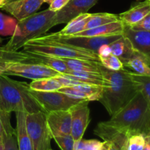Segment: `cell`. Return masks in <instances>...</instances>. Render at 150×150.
<instances>
[{"mask_svg": "<svg viewBox=\"0 0 150 150\" xmlns=\"http://www.w3.org/2000/svg\"><path fill=\"white\" fill-rule=\"evenodd\" d=\"M46 120L52 139L55 136L70 134L71 112L70 110L48 113L46 114Z\"/></svg>", "mask_w": 150, "mask_h": 150, "instance_id": "obj_14", "label": "cell"}, {"mask_svg": "<svg viewBox=\"0 0 150 150\" xmlns=\"http://www.w3.org/2000/svg\"><path fill=\"white\" fill-rule=\"evenodd\" d=\"M109 46L111 48V54L118 57L123 64L137 54V51L134 50L130 41L124 35L118 40L110 43Z\"/></svg>", "mask_w": 150, "mask_h": 150, "instance_id": "obj_18", "label": "cell"}, {"mask_svg": "<svg viewBox=\"0 0 150 150\" xmlns=\"http://www.w3.org/2000/svg\"><path fill=\"white\" fill-rule=\"evenodd\" d=\"M89 100H83L70 109L71 112V132L75 142L83 139L85 131L90 122Z\"/></svg>", "mask_w": 150, "mask_h": 150, "instance_id": "obj_10", "label": "cell"}, {"mask_svg": "<svg viewBox=\"0 0 150 150\" xmlns=\"http://www.w3.org/2000/svg\"><path fill=\"white\" fill-rule=\"evenodd\" d=\"M59 59L64 62L68 70L100 73L99 69L100 62H98L71 58H61Z\"/></svg>", "mask_w": 150, "mask_h": 150, "instance_id": "obj_21", "label": "cell"}, {"mask_svg": "<svg viewBox=\"0 0 150 150\" xmlns=\"http://www.w3.org/2000/svg\"><path fill=\"white\" fill-rule=\"evenodd\" d=\"M111 117L109 120L98 125L127 137L135 134L145 136L150 132V109L141 92Z\"/></svg>", "mask_w": 150, "mask_h": 150, "instance_id": "obj_2", "label": "cell"}, {"mask_svg": "<svg viewBox=\"0 0 150 150\" xmlns=\"http://www.w3.org/2000/svg\"><path fill=\"white\" fill-rule=\"evenodd\" d=\"M29 87L34 91L51 92L59 90L63 86L55 77H52L33 80L29 83Z\"/></svg>", "mask_w": 150, "mask_h": 150, "instance_id": "obj_23", "label": "cell"}, {"mask_svg": "<svg viewBox=\"0 0 150 150\" xmlns=\"http://www.w3.org/2000/svg\"><path fill=\"white\" fill-rule=\"evenodd\" d=\"M0 57H3L10 61H14L15 59V51H7L3 48V47H0Z\"/></svg>", "mask_w": 150, "mask_h": 150, "instance_id": "obj_35", "label": "cell"}, {"mask_svg": "<svg viewBox=\"0 0 150 150\" xmlns=\"http://www.w3.org/2000/svg\"><path fill=\"white\" fill-rule=\"evenodd\" d=\"M4 4H5V2H4V0H0V8H1Z\"/></svg>", "mask_w": 150, "mask_h": 150, "instance_id": "obj_40", "label": "cell"}, {"mask_svg": "<svg viewBox=\"0 0 150 150\" xmlns=\"http://www.w3.org/2000/svg\"><path fill=\"white\" fill-rule=\"evenodd\" d=\"M26 127L34 150H50L52 139L44 111L26 114Z\"/></svg>", "mask_w": 150, "mask_h": 150, "instance_id": "obj_7", "label": "cell"}, {"mask_svg": "<svg viewBox=\"0 0 150 150\" xmlns=\"http://www.w3.org/2000/svg\"><path fill=\"white\" fill-rule=\"evenodd\" d=\"M16 117V137L19 150H34L31 139L28 135L26 127V114L21 111H17Z\"/></svg>", "mask_w": 150, "mask_h": 150, "instance_id": "obj_19", "label": "cell"}, {"mask_svg": "<svg viewBox=\"0 0 150 150\" xmlns=\"http://www.w3.org/2000/svg\"><path fill=\"white\" fill-rule=\"evenodd\" d=\"M100 72L109 82L108 86L103 87L98 100L105 107L110 116H112L125 106L140 92L139 82L132 76V72L122 69L118 71L108 70L100 63Z\"/></svg>", "mask_w": 150, "mask_h": 150, "instance_id": "obj_1", "label": "cell"}, {"mask_svg": "<svg viewBox=\"0 0 150 150\" xmlns=\"http://www.w3.org/2000/svg\"><path fill=\"white\" fill-rule=\"evenodd\" d=\"M123 35L128 38L135 51L144 57L150 64V32L133 30L125 26Z\"/></svg>", "mask_w": 150, "mask_h": 150, "instance_id": "obj_15", "label": "cell"}, {"mask_svg": "<svg viewBox=\"0 0 150 150\" xmlns=\"http://www.w3.org/2000/svg\"><path fill=\"white\" fill-rule=\"evenodd\" d=\"M145 139L142 134L132 135L128 137L125 150H144Z\"/></svg>", "mask_w": 150, "mask_h": 150, "instance_id": "obj_29", "label": "cell"}, {"mask_svg": "<svg viewBox=\"0 0 150 150\" xmlns=\"http://www.w3.org/2000/svg\"><path fill=\"white\" fill-rule=\"evenodd\" d=\"M1 42V38H0V42Z\"/></svg>", "mask_w": 150, "mask_h": 150, "instance_id": "obj_43", "label": "cell"}, {"mask_svg": "<svg viewBox=\"0 0 150 150\" xmlns=\"http://www.w3.org/2000/svg\"><path fill=\"white\" fill-rule=\"evenodd\" d=\"M124 67L131 69L136 74L150 77V64L144 57L137 52L131 59L126 62Z\"/></svg>", "mask_w": 150, "mask_h": 150, "instance_id": "obj_22", "label": "cell"}, {"mask_svg": "<svg viewBox=\"0 0 150 150\" xmlns=\"http://www.w3.org/2000/svg\"><path fill=\"white\" fill-rule=\"evenodd\" d=\"M150 12V1H146L133 6L127 11L118 15L119 19L125 26H133L139 23Z\"/></svg>", "mask_w": 150, "mask_h": 150, "instance_id": "obj_16", "label": "cell"}, {"mask_svg": "<svg viewBox=\"0 0 150 150\" xmlns=\"http://www.w3.org/2000/svg\"><path fill=\"white\" fill-rule=\"evenodd\" d=\"M1 111H2V110H1V109H0V112H1Z\"/></svg>", "mask_w": 150, "mask_h": 150, "instance_id": "obj_44", "label": "cell"}, {"mask_svg": "<svg viewBox=\"0 0 150 150\" xmlns=\"http://www.w3.org/2000/svg\"><path fill=\"white\" fill-rule=\"evenodd\" d=\"M3 150H19L16 131L10 134H4L2 139Z\"/></svg>", "mask_w": 150, "mask_h": 150, "instance_id": "obj_32", "label": "cell"}, {"mask_svg": "<svg viewBox=\"0 0 150 150\" xmlns=\"http://www.w3.org/2000/svg\"><path fill=\"white\" fill-rule=\"evenodd\" d=\"M18 21L15 18L3 14L0 12V35L3 36L13 35L16 30Z\"/></svg>", "mask_w": 150, "mask_h": 150, "instance_id": "obj_25", "label": "cell"}, {"mask_svg": "<svg viewBox=\"0 0 150 150\" xmlns=\"http://www.w3.org/2000/svg\"><path fill=\"white\" fill-rule=\"evenodd\" d=\"M100 62L105 68L114 71H118L125 68L124 64L121 60L112 54L103 57H100Z\"/></svg>", "mask_w": 150, "mask_h": 150, "instance_id": "obj_26", "label": "cell"}, {"mask_svg": "<svg viewBox=\"0 0 150 150\" xmlns=\"http://www.w3.org/2000/svg\"><path fill=\"white\" fill-rule=\"evenodd\" d=\"M109 44L103 45L100 47L99 49L98 50V54L99 57H103V56H106L111 54V48L109 46Z\"/></svg>", "mask_w": 150, "mask_h": 150, "instance_id": "obj_36", "label": "cell"}, {"mask_svg": "<svg viewBox=\"0 0 150 150\" xmlns=\"http://www.w3.org/2000/svg\"><path fill=\"white\" fill-rule=\"evenodd\" d=\"M51 1H52V0H43L44 2L48 3V4H50V3L51 2Z\"/></svg>", "mask_w": 150, "mask_h": 150, "instance_id": "obj_41", "label": "cell"}, {"mask_svg": "<svg viewBox=\"0 0 150 150\" xmlns=\"http://www.w3.org/2000/svg\"><path fill=\"white\" fill-rule=\"evenodd\" d=\"M16 132V129L13 128L10 123V114L1 111L0 112V143L2 142L3 135L10 134Z\"/></svg>", "mask_w": 150, "mask_h": 150, "instance_id": "obj_28", "label": "cell"}, {"mask_svg": "<svg viewBox=\"0 0 150 150\" xmlns=\"http://www.w3.org/2000/svg\"><path fill=\"white\" fill-rule=\"evenodd\" d=\"M16 61L40 64L57 70L60 74H64L68 70L63 61L46 54L28 51H16Z\"/></svg>", "mask_w": 150, "mask_h": 150, "instance_id": "obj_12", "label": "cell"}, {"mask_svg": "<svg viewBox=\"0 0 150 150\" xmlns=\"http://www.w3.org/2000/svg\"><path fill=\"white\" fill-rule=\"evenodd\" d=\"M50 150H52V149H50Z\"/></svg>", "mask_w": 150, "mask_h": 150, "instance_id": "obj_47", "label": "cell"}, {"mask_svg": "<svg viewBox=\"0 0 150 150\" xmlns=\"http://www.w3.org/2000/svg\"><path fill=\"white\" fill-rule=\"evenodd\" d=\"M92 13H82L76 16L70 21L67 23L66 26L59 32H57L58 35H65V36H73L76 34L79 33L85 29L86 23L89 21Z\"/></svg>", "mask_w": 150, "mask_h": 150, "instance_id": "obj_20", "label": "cell"}, {"mask_svg": "<svg viewBox=\"0 0 150 150\" xmlns=\"http://www.w3.org/2000/svg\"><path fill=\"white\" fill-rule=\"evenodd\" d=\"M4 74L7 76H17L32 80H37L45 78L55 77L60 75V73L51 67L40 64L18 61H8Z\"/></svg>", "mask_w": 150, "mask_h": 150, "instance_id": "obj_9", "label": "cell"}, {"mask_svg": "<svg viewBox=\"0 0 150 150\" xmlns=\"http://www.w3.org/2000/svg\"><path fill=\"white\" fill-rule=\"evenodd\" d=\"M70 0H52L49 4V10L51 11L57 12L64 7Z\"/></svg>", "mask_w": 150, "mask_h": 150, "instance_id": "obj_34", "label": "cell"}, {"mask_svg": "<svg viewBox=\"0 0 150 150\" xmlns=\"http://www.w3.org/2000/svg\"><path fill=\"white\" fill-rule=\"evenodd\" d=\"M16 1V0H5V4L6 3L11 2V1Z\"/></svg>", "mask_w": 150, "mask_h": 150, "instance_id": "obj_42", "label": "cell"}, {"mask_svg": "<svg viewBox=\"0 0 150 150\" xmlns=\"http://www.w3.org/2000/svg\"><path fill=\"white\" fill-rule=\"evenodd\" d=\"M56 12L51 10L35 13L29 17L18 21L14 34L3 48L7 51H18L31 40L45 35L54 26V18Z\"/></svg>", "mask_w": 150, "mask_h": 150, "instance_id": "obj_4", "label": "cell"}, {"mask_svg": "<svg viewBox=\"0 0 150 150\" xmlns=\"http://www.w3.org/2000/svg\"><path fill=\"white\" fill-rule=\"evenodd\" d=\"M22 49L23 51L46 54L58 59H79L100 62L99 55L90 50L73 48L63 44L48 41H41L36 39L28 41L23 45Z\"/></svg>", "mask_w": 150, "mask_h": 150, "instance_id": "obj_5", "label": "cell"}, {"mask_svg": "<svg viewBox=\"0 0 150 150\" xmlns=\"http://www.w3.org/2000/svg\"><path fill=\"white\" fill-rule=\"evenodd\" d=\"M133 30L137 31H147L150 32V12L139 23L130 26Z\"/></svg>", "mask_w": 150, "mask_h": 150, "instance_id": "obj_33", "label": "cell"}, {"mask_svg": "<svg viewBox=\"0 0 150 150\" xmlns=\"http://www.w3.org/2000/svg\"><path fill=\"white\" fill-rule=\"evenodd\" d=\"M97 1L98 0H70L63 8L56 12L54 25L67 23L76 16L87 13Z\"/></svg>", "mask_w": 150, "mask_h": 150, "instance_id": "obj_11", "label": "cell"}, {"mask_svg": "<svg viewBox=\"0 0 150 150\" xmlns=\"http://www.w3.org/2000/svg\"><path fill=\"white\" fill-rule=\"evenodd\" d=\"M123 35H110V36L101 37H78V36H65L55 33L43 35L36 40L41 41L57 42L68 45L73 48H83L90 50L98 54V50L100 47L105 44L111 43L121 38Z\"/></svg>", "mask_w": 150, "mask_h": 150, "instance_id": "obj_6", "label": "cell"}, {"mask_svg": "<svg viewBox=\"0 0 150 150\" xmlns=\"http://www.w3.org/2000/svg\"><path fill=\"white\" fill-rule=\"evenodd\" d=\"M132 76L136 81L139 82L140 92L146 100L150 109V77L140 76L133 72H132Z\"/></svg>", "mask_w": 150, "mask_h": 150, "instance_id": "obj_27", "label": "cell"}, {"mask_svg": "<svg viewBox=\"0 0 150 150\" xmlns=\"http://www.w3.org/2000/svg\"><path fill=\"white\" fill-rule=\"evenodd\" d=\"M110 146H111V143H110V142H103L102 146H101L98 150H108V149L110 148Z\"/></svg>", "mask_w": 150, "mask_h": 150, "instance_id": "obj_39", "label": "cell"}, {"mask_svg": "<svg viewBox=\"0 0 150 150\" xmlns=\"http://www.w3.org/2000/svg\"><path fill=\"white\" fill-rule=\"evenodd\" d=\"M53 139L62 150H75V141L71 134L55 136Z\"/></svg>", "mask_w": 150, "mask_h": 150, "instance_id": "obj_31", "label": "cell"}, {"mask_svg": "<svg viewBox=\"0 0 150 150\" xmlns=\"http://www.w3.org/2000/svg\"><path fill=\"white\" fill-rule=\"evenodd\" d=\"M8 61H10V60L7 59L5 58H3V57H0V76L4 74L7 62Z\"/></svg>", "mask_w": 150, "mask_h": 150, "instance_id": "obj_37", "label": "cell"}, {"mask_svg": "<svg viewBox=\"0 0 150 150\" xmlns=\"http://www.w3.org/2000/svg\"><path fill=\"white\" fill-rule=\"evenodd\" d=\"M125 25L121 21L111 22L103 26L92 29H85L79 33L76 34L73 36L78 37H101L110 36L115 35H123Z\"/></svg>", "mask_w": 150, "mask_h": 150, "instance_id": "obj_17", "label": "cell"}, {"mask_svg": "<svg viewBox=\"0 0 150 150\" xmlns=\"http://www.w3.org/2000/svg\"><path fill=\"white\" fill-rule=\"evenodd\" d=\"M43 3V0H16L4 4L1 9L20 21L37 13Z\"/></svg>", "mask_w": 150, "mask_h": 150, "instance_id": "obj_13", "label": "cell"}, {"mask_svg": "<svg viewBox=\"0 0 150 150\" xmlns=\"http://www.w3.org/2000/svg\"><path fill=\"white\" fill-rule=\"evenodd\" d=\"M0 109L10 114L17 111L32 114L42 111L31 94L29 84L13 80L5 74L0 76Z\"/></svg>", "mask_w": 150, "mask_h": 150, "instance_id": "obj_3", "label": "cell"}, {"mask_svg": "<svg viewBox=\"0 0 150 150\" xmlns=\"http://www.w3.org/2000/svg\"><path fill=\"white\" fill-rule=\"evenodd\" d=\"M145 144L144 150H150V132L146 136H144Z\"/></svg>", "mask_w": 150, "mask_h": 150, "instance_id": "obj_38", "label": "cell"}, {"mask_svg": "<svg viewBox=\"0 0 150 150\" xmlns=\"http://www.w3.org/2000/svg\"><path fill=\"white\" fill-rule=\"evenodd\" d=\"M103 142L95 139L83 140L81 139L75 142V150H98L102 146Z\"/></svg>", "mask_w": 150, "mask_h": 150, "instance_id": "obj_30", "label": "cell"}, {"mask_svg": "<svg viewBox=\"0 0 150 150\" xmlns=\"http://www.w3.org/2000/svg\"><path fill=\"white\" fill-rule=\"evenodd\" d=\"M149 1H150V0H149Z\"/></svg>", "mask_w": 150, "mask_h": 150, "instance_id": "obj_46", "label": "cell"}, {"mask_svg": "<svg viewBox=\"0 0 150 150\" xmlns=\"http://www.w3.org/2000/svg\"><path fill=\"white\" fill-rule=\"evenodd\" d=\"M146 1H149V0H146Z\"/></svg>", "mask_w": 150, "mask_h": 150, "instance_id": "obj_45", "label": "cell"}, {"mask_svg": "<svg viewBox=\"0 0 150 150\" xmlns=\"http://www.w3.org/2000/svg\"><path fill=\"white\" fill-rule=\"evenodd\" d=\"M30 92L45 114L57 111L70 110L74 105L86 100L76 99L59 91L38 92L30 89Z\"/></svg>", "mask_w": 150, "mask_h": 150, "instance_id": "obj_8", "label": "cell"}, {"mask_svg": "<svg viewBox=\"0 0 150 150\" xmlns=\"http://www.w3.org/2000/svg\"><path fill=\"white\" fill-rule=\"evenodd\" d=\"M119 20H120L119 16L117 15L112 14V13H92L86 26H85V29L98 27V26H103V25L107 24V23H111V22L117 21Z\"/></svg>", "mask_w": 150, "mask_h": 150, "instance_id": "obj_24", "label": "cell"}]
</instances>
